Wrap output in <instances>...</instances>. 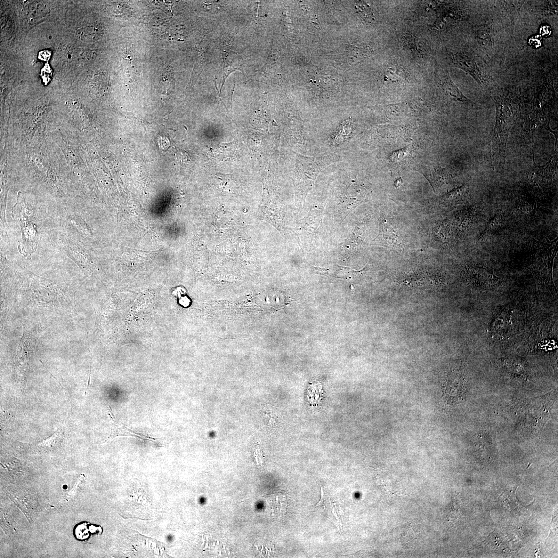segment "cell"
<instances>
[{
  "instance_id": "1",
  "label": "cell",
  "mask_w": 558,
  "mask_h": 558,
  "mask_svg": "<svg viewBox=\"0 0 558 558\" xmlns=\"http://www.w3.org/2000/svg\"><path fill=\"white\" fill-rule=\"evenodd\" d=\"M495 103L496 122L491 145V159L494 164L505 160L509 131L516 119L510 100L505 96L497 97Z\"/></svg>"
},
{
  "instance_id": "2",
  "label": "cell",
  "mask_w": 558,
  "mask_h": 558,
  "mask_svg": "<svg viewBox=\"0 0 558 558\" xmlns=\"http://www.w3.org/2000/svg\"><path fill=\"white\" fill-rule=\"evenodd\" d=\"M452 62L457 68L463 70L473 77L481 87L486 86L482 70L475 56L467 52H458L452 55Z\"/></svg>"
},
{
  "instance_id": "3",
  "label": "cell",
  "mask_w": 558,
  "mask_h": 558,
  "mask_svg": "<svg viewBox=\"0 0 558 558\" xmlns=\"http://www.w3.org/2000/svg\"><path fill=\"white\" fill-rule=\"evenodd\" d=\"M440 85L444 93L448 96L452 100L465 104H473V102L469 100L453 82L448 71L444 72V74L442 75L440 78Z\"/></svg>"
},
{
  "instance_id": "4",
  "label": "cell",
  "mask_w": 558,
  "mask_h": 558,
  "mask_svg": "<svg viewBox=\"0 0 558 558\" xmlns=\"http://www.w3.org/2000/svg\"><path fill=\"white\" fill-rule=\"evenodd\" d=\"M420 171L429 181L433 187H438L444 183L446 180V173L444 169L439 166L431 164L423 165L420 167Z\"/></svg>"
},
{
  "instance_id": "5",
  "label": "cell",
  "mask_w": 558,
  "mask_h": 558,
  "mask_svg": "<svg viewBox=\"0 0 558 558\" xmlns=\"http://www.w3.org/2000/svg\"><path fill=\"white\" fill-rule=\"evenodd\" d=\"M407 77L406 70L399 64H391L384 71V82L389 83H403L406 82Z\"/></svg>"
},
{
  "instance_id": "6",
  "label": "cell",
  "mask_w": 558,
  "mask_h": 558,
  "mask_svg": "<svg viewBox=\"0 0 558 558\" xmlns=\"http://www.w3.org/2000/svg\"><path fill=\"white\" fill-rule=\"evenodd\" d=\"M403 42L411 54L417 58L423 59L427 55L426 45L416 36L407 35L404 36Z\"/></svg>"
},
{
  "instance_id": "7",
  "label": "cell",
  "mask_w": 558,
  "mask_h": 558,
  "mask_svg": "<svg viewBox=\"0 0 558 558\" xmlns=\"http://www.w3.org/2000/svg\"><path fill=\"white\" fill-rule=\"evenodd\" d=\"M48 9L45 4L40 2H34L27 5L25 8L26 18L30 21H36L45 17Z\"/></svg>"
},
{
  "instance_id": "8",
  "label": "cell",
  "mask_w": 558,
  "mask_h": 558,
  "mask_svg": "<svg viewBox=\"0 0 558 558\" xmlns=\"http://www.w3.org/2000/svg\"><path fill=\"white\" fill-rule=\"evenodd\" d=\"M504 218L502 214H497L490 221L486 228L481 234L480 239L487 237L491 234H494L499 230L503 225Z\"/></svg>"
},
{
  "instance_id": "9",
  "label": "cell",
  "mask_w": 558,
  "mask_h": 558,
  "mask_svg": "<svg viewBox=\"0 0 558 558\" xmlns=\"http://www.w3.org/2000/svg\"><path fill=\"white\" fill-rule=\"evenodd\" d=\"M476 39L483 47H491L492 46L491 36L490 27L483 24L476 29Z\"/></svg>"
},
{
  "instance_id": "10",
  "label": "cell",
  "mask_w": 558,
  "mask_h": 558,
  "mask_svg": "<svg viewBox=\"0 0 558 558\" xmlns=\"http://www.w3.org/2000/svg\"><path fill=\"white\" fill-rule=\"evenodd\" d=\"M381 234L388 244L394 246H398L399 244L398 236L395 234L391 226L388 224L386 220L381 223Z\"/></svg>"
},
{
  "instance_id": "11",
  "label": "cell",
  "mask_w": 558,
  "mask_h": 558,
  "mask_svg": "<svg viewBox=\"0 0 558 558\" xmlns=\"http://www.w3.org/2000/svg\"><path fill=\"white\" fill-rule=\"evenodd\" d=\"M524 1H506L505 4L506 10L509 17H510L512 26L514 28L515 23L519 18L520 10Z\"/></svg>"
},
{
  "instance_id": "12",
  "label": "cell",
  "mask_w": 558,
  "mask_h": 558,
  "mask_svg": "<svg viewBox=\"0 0 558 558\" xmlns=\"http://www.w3.org/2000/svg\"><path fill=\"white\" fill-rule=\"evenodd\" d=\"M467 192L465 187H460L443 197L442 200L448 204L455 203L465 198Z\"/></svg>"
},
{
  "instance_id": "13",
  "label": "cell",
  "mask_w": 558,
  "mask_h": 558,
  "mask_svg": "<svg viewBox=\"0 0 558 558\" xmlns=\"http://www.w3.org/2000/svg\"><path fill=\"white\" fill-rule=\"evenodd\" d=\"M520 211L525 215H531L535 213L536 205L527 198H521L519 204Z\"/></svg>"
},
{
  "instance_id": "14",
  "label": "cell",
  "mask_w": 558,
  "mask_h": 558,
  "mask_svg": "<svg viewBox=\"0 0 558 558\" xmlns=\"http://www.w3.org/2000/svg\"><path fill=\"white\" fill-rule=\"evenodd\" d=\"M357 9L361 15V17L366 22H372L374 20V16L370 7L366 3H358Z\"/></svg>"
},
{
  "instance_id": "15",
  "label": "cell",
  "mask_w": 558,
  "mask_h": 558,
  "mask_svg": "<svg viewBox=\"0 0 558 558\" xmlns=\"http://www.w3.org/2000/svg\"><path fill=\"white\" fill-rule=\"evenodd\" d=\"M321 497L319 502L318 503L317 507H326V506L330 502V497L325 494L323 488L321 487Z\"/></svg>"
},
{
  "instance_id": "16",
  "label": "cell",
  "mask_w": 558,
  "mask_h": 558,
  "mask_svg": "<svg viewBox=\"0 0 558 558\" xmlns=\"http://www.w3.org/2000/svg\"><path fill=\"white\" fill-rule=\"evenodd\" d=\"M402 183V180L401 179H400L398 180L397 181H396L395 182V184H394L395 187H399V186L401 185Z\"/></svg>"
}]
</instances>
